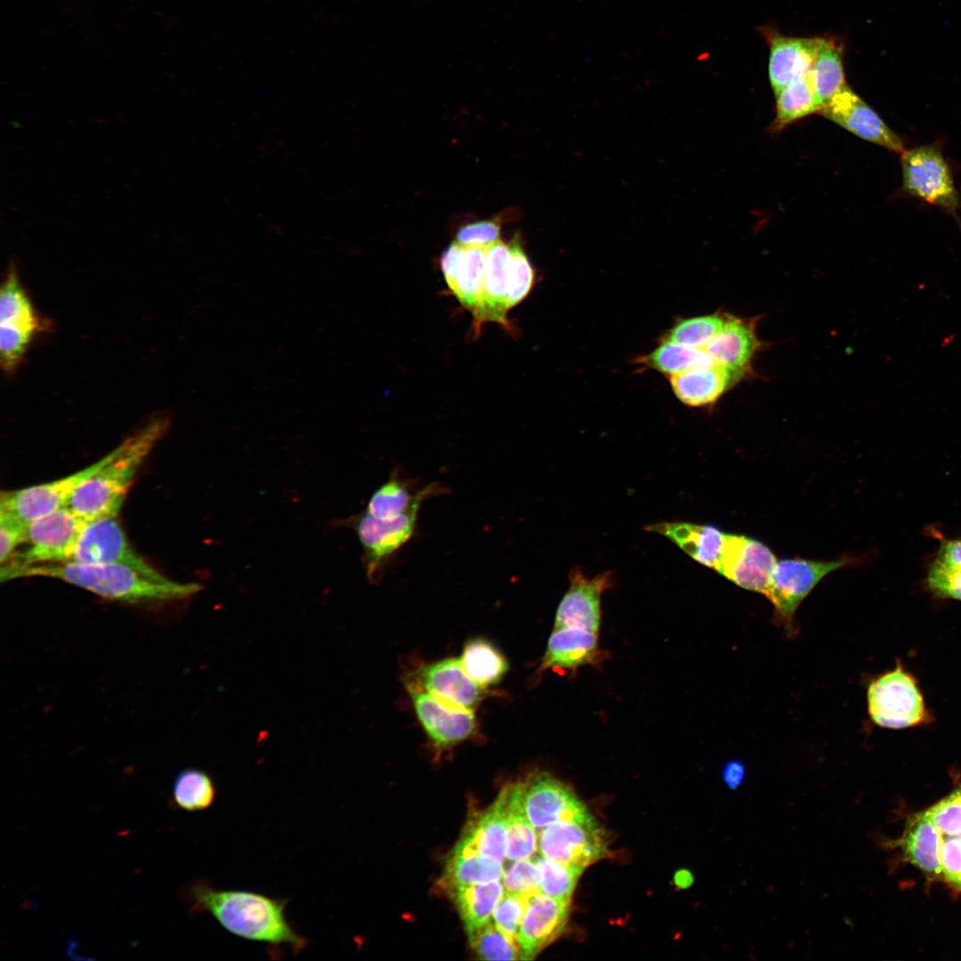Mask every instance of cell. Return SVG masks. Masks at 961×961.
<instances>
[{"mask_svg": "<svg viewBox=\"0 0 961 961\" xmlns=\"http://www.w3.org/2000/svg\"><path fill=\"white\" fill-rule=\"evenodd\" d=\"M44 327L21 283L16 262H10L0 290V364L7 376L18 370Z\"/></svg>", "mask_w": 961, "mask_h": 961, "instance_id": "277c9868", "label": "cell"}, {"mask_svg": "<svg viewBox=\"0 0 961 961\" xmlns=\"http://www.w3.org/2000/svg\"><path fill=\"white\" fill-rule=\"evenodd\" d=\"M958 836V838L960 839V842H961V835H959V836Z\"/></svg>", "mask_w": 961, "mask_h": 961, "instance_id": "f5cc1de1", "label": "cell"}, {"mask_svg": "<svg viewBox=\"0 0 961 961\" xmlns=\"http://www.w3.org/2000/svg\"><path fill=\"white\" fill-rule=\"evenodd\" d=\"M503 875L502 861L478 854L452 853L439 884L441 889L451 892L459 886L497 882Z\"/></svg>", "mask_w": 961, "mask_h": 961, "instance_id": "4dcf8cb0", "label": "cell"}, {"mask_svg": "<svg viewBox=\"0 0 961 961\" xmlns=\"http://www.w3.org/2000/svg\"><path fill=\"white\" fill-rule=\"evenodd\" d=\"M692 883L693 876L689 870L683 869L676 873V884L680 887H689Z\"/></svg>", "mask_w": 961, "mask_h": 961, "instance_id": "816d5d0a", "label": "cell"}, {"mask_svg": "<svg viewBox=\"0 0 961 961\" xmlns=\"http://www.w3.org/2000/svg\"><path fill=\"white\" fill-rule=\"evenodd\" d=\"M739 377L729 368L714 363L671 376L670 382L675 395L682 402L699 407L716 401Z\"/></svg>", "mask_w": 961, "mask_h": 961, "instance_id": "83f0119b", "label": "cell"}, {"mask_svg": "<svg viewBox=\"0 0 961 961\" xmlns=\"http://www.w3.org/2000/svg\"><path fill=\"white\" fill-rule=\"evenodd\" d=\"M190 910L210 914L226 931L271 947H288L295 954L308 944L286 916L287 900L241 890H222L198 879L185 889Z\"/></svg>", "mask_w": 961, "mask_h": 961, "instance_id": "6da1fadb", "label": "cell"}, {"mask_svg": "<svg viewBox=\"0 0 961 961\" xmlns=\"http://www.w3.org/2000/svg\"><path fill=\"white\" fill-rule=\"evenodd\" d=\"M758 344L752 321L730 317L705 350L715 363L741 376Z\"/></svg>", "mask_w": 961, "mask_h": 961, "instance_id": "d4e9b609", "label": "cell"}, {"mask_svg": "<svg viewBox=\"0 0 961 961\" xmlns=\"http://www.w3.org/2000/svg\"><path fill=\"white\" fill-rule=\"evenodd\" d=\"M416 714L430 739L438 747H446L461 742L475 728L473 711L452 706L428 691H412Z\"/></svg>", "mask_w": 961, "mask_h": 961, "instance_id": "ac0fdd59", "label": "cell"}, {"mask_svg": "<svg viewBox=\"0 0 961 961\" xmlns=\"http://www.w3.org/2000/svg\"><path fill=\"white\" fill-rule=\"evenodd\" d=\"M27 524L11 513L0 510V561L6 562L14 550L26 539Z\"/></svg>", "mask_w": 961, "mask_h": 961, "instance_id": "7dc6e473", "label": "cell"}, {"mask_svg": "<svg viewBox=\"0 0 961 961\" xmlns=\"http://www.w3.org/2000/svg\"><path fill=\"white\" fill-rule=\"evenodd\" d=\"M611 572L589 578L578 569L569 574V586L556 610L553 630L582 628L597 633L601 625V598L611 585Z\"/></svg>", "mask_w": 961, "mask_h": 961, "instance_id": "2e32d148", "label": "cell"}, {"mask_svg": "<svg viewBox=\"0 0 961 961\" xmlns=\"http://www.w3.org/2000/svg\"><path fill=\"white\" fill-rule=\"evenodd\" d=\"M447 491V488L435 482L416 489L411 480L395 470L371 495L365 511L377 519L391 520L406 513L419 498L433 497Z\"/></svg>", "mask_w": 961, "mask_h": 961, "instance_id": "484cf974", "label": "cell"}, {"mask_svg": "<svg viewBox=\"0 0 961 961\" xmlns=\"http://www.w3.org/2000/svg\"><path fill=\"white\" fill-rule=\"evenodd\" d=\"M215 797L216 787L213 779L200 769H184L174 780L172 799L181 810L204 811L214 803Z\"/></svg>", "mask_w": 961, "mask_h": 961, "instance_id": "e575fe53", "label": "cell"}, {"mask_svg": "<svg viewBox=\"0 0 961 961\" xmlns=\"http://www.w3.org/2000/svg\"><path fill=\"white\" fill-rule=\"evenodd\" d=\"M602 658L597 633L582 628L553 630L538 671H576L584 666L598 664Z\"/></svg>", "mask_w": 961, "mask_h": 961, "instance_id": "603a6c76", "label": "cell"}, {"mask_svg": "<svg viewBox=\"0 0 961 961\" xmlns=\"http://www.w3.org/2000/svg\"><path fill=\"white\" fill-rule=\"evenodd\" d=\"M722 777L729 788L737 790L745 781L746 767L739 760L729 761L723 768Z\"/></svg>", "mask_w": 961, "mask_h": 961, "instance_id": "681fc988", "label": "cell"}, {"mask_svg": "<svg viewBox=\"0 0 961 961\" xmlns=\"http://www.w3.org/2000/svg\"><path fill=\"white\" fill-rule=\"evenodd\" d=\"M903 191L957 216L960 198L952 171L939 147L923 144L900 153Z\"/></svg>", "mask_w": 961, "mask_h": 961, "instance_id": "5b68a950", "label": "cell"}, {"mask_svg": "<svg viewBox=\"0 0 961 961\" xmlns=\"http://www.w3.org/2000/svg\"><path fill=\"white\" fill-rule=\"evenodd\" d=\"M926 584L936 596L961 601V567L936 560L928 570Z\"/></svg>", "mask_w": 961, "mask_h": 961, "instance_id": "ee69618b", "label": "cell"}, {"mask_svg": "<svg viewBox=\"0 0 961 961\" xmlns=\"http://www.w3.org/2000/svg\"><path fill=\"white\" fill-rule=\"evenodd\" d=\"M775 96L776 117L771 129L776 132L795 121L821 111L807 75L792 81Z\"/></svg>", "mask_w": 961, "mask_h": 961, "instance_id": "836d02e7", "label": "cell"}, {"mask_svg": "<svg viewBox=\"0 0 961 961\" xmlns=\"http://www.w3.org/2000/svg\"><path fill=\"white\" fill-rule=\"evenodd\" d=\"M777 559L754 538L725 534L715 570L737 585L765 595Z\"/></svg>", "mask_w": 961, "mask_h": 961, "instance_id": "5bb4252c", "label": "cell"}, {"mask_svg": "<svg viewBox=\"0 0 961 961\" xmlns=\"http://www.w3.org/2000/svg\"><path fill=\"white\" fill-rule=\"evenodd\" d=\"M71 561L80 563L118 564L131 568L157 582L171 580L135 552L116 517L88 521Z\"/></svg>", "mask_w": 961, "mask_h": 961, "instance_id": "8fae6325", "label": "cell"}, {"mask_svg": "<svg viewBox=\"0 0 961 961\" xmlns=\"http://www.w3.org/2000/svg\"><path fill=\"white\" fill-rule=\"evenodd\" d=\"M117 451L116 447L100 460L66 477L19 490L2 492L0 510L11 513L28 524L44 515L69 506L77 488L108 463Z\"/></svg>", "mask_w": 961, "mask_h": 961, "instance_id": "7c38bea8", "label": "cell"}, {"mask_svg": "<svg viewBox=\"0 0 961 961\" xmlns=\"http://www.w3.org/2000/svg\"><path fill=\"white\" fill-rule=\"evenodd\" d=\"M500 231L498 219L474 222L457 230L456 241L463 246L487 247L498 240Z\"/></svg>", "mask_w": 961, "mask_h": 961, "instance_id": "f6af8a7d", "label": "cell"}, {"mask_svg": "<svg viewBox=\"0 0 961 961\" xmlns=\"http://www.w3.org/2000/svg\"><path fill=\"white\" fill-rule=\"evenodd\" d=\"M471 947L480 959L517 960L521 953L517 941L499 930L494 922H489L468 936Z\"/></svg>", "mask_w": 961, "mask_h": 961, "instance_id": "8d00e7d4", "label": "cell"}, {"mask_svg": "<svg viewBox=\"0 0 961 961\" xmlns=\"http://www.w3.org/2000/svg\"><path fill=\"white\" fill-rule=\"evenodd\" d=\"M647 530L666 537L695 561L714 569L725 537L715 527L687 522H659Z\"/></svg>", "mask_w": 961, "mask_h": 961, "instance_id": "4316f807", "label": "cell"}, {"mask_svg": "<svg viewBox=\"0 0 961 961\" xmlns=\"http://www.w3.org/2000/svg\"><path fill=\"white\" fill-rule=\"evenodd\" d=\"M470 936L490 922L494 910L504 895V884L499 881L459 886L450 892Z\"/></svg>", "mask_w": 961, "mask_h": 961, "instance_id": "f1b7e54d", "label": "cell"}, {"mask_svg": "<svg viewBox=\"0 0 961 961\" xmlns=\"http://www.w3.org/2000/svg\"><path fill=\"white\" fill-rule=\"evenodd\" d=\"M507 812L505 792L468 827L453 853L483 855L499 861L506 857Z\"/></svg>", "mask_w": 961, "mask_h": 961, "instance_id": "7402d4cb", "label": "cell"}, {"mask_svg": "<svg viewBox=\"0 0 961 961\" xmlns=\"http://www.w3.org/2000/svg\"><path fill=\"white\" fill-rule=\"evenodd\" d=\"M419 678L426 691L463 709L473 711L483 697V687L466 673L460 658L431 664L420 670Z\"/></svg>", "mask_w": 961, "mask_h": 961, "instance_id": "d6986e66", "label": "cell"}, {"mask_svg": "<svg viewBox=\"0 0 961 961\" xmlns=\"http://www.w3.org/2000/svg\"><path fill=\"white\" fill-rule=\"evenodd\" d=\"M503 883L506 892L522 894L538 892L540 870L536 859L532 860L529 858L513 861L504 871Z\"/></svg>", "mask_w": 961, "mask_h": 961, "instance_id": "b9f144b4", "label": "cell"}, {"mask_svg": "<svg viewBox=\"0 0 961 961\" xmlns=\"http://www.w3.org/2000/svg\"><path fill=\"white\" fill-rule=\"evenodd\" d=\"M937 561L946 564L961 567V539L942 542Z\"/></svg>", "mask_w": 961, "mask_h": 961, "instance_id": "f907efd6", "label": "cell"}, {"mask_svg": "<svg viewBox=\"0 0 961 961\" xmlns=\"http://www.w3.org/2000/svg\"><path fill=\"white\" fill-rule=\"evenodd\" d=\"M867 700L871 720L883 728L915 727L929 719L915 678L900 665L870 682Z\"/></svg>", "mask_w": 961, "mask_h": 961, "instance_id": "8992f818", "label": "cell"}, {"mask_svg": "<svg viewBox=\"0 0 961 961\" xmlns=\"http://www.w3.org/2000/svg\"><path fill=\"white\" fill-rule=\"evenodd\" d=\"M464 246L456 241L452 242L442 253L440 257V268L450 289L454 284L459 268Z\"/></svg>", "mask_w": 961, "mask_h": 961, "instance_id": "c3c4849f", "label": "cell"}, {"mask_svg": "<svg viewBox=\"0 0 961 961\" xmlns=\"http://www.w3.org/2000/svg\"><path fill=\"white\" fill-rule=\"evenodd\" d=\"M941 863L942 880L961 891V842L957 836L941 835Z\"/></svg>", "mask_w": 961, "mask_h": 961, "instance_id": "bcb514c9", "label": "cell"}, {"mask_svg": "<svg viewBox=\"0 0 961 961\" xmlns=\"http://www.w3.org/2000/svg\"><path fill=\"white\" fill-rule=\"evenodd\" d=\"M460 661L466 673L481 687L498 683L509 668L503 653L483 638L468 641Z\"/></svg>", "mask_w": 961, "mask_h": 961, "instance_id": "d6a6232c", "label": "cell"}, {"mask_svg": "<svg viewBox=\"0 0 961 961\" xmlns=\"http://www.w3.org/2000/svg\"><path fill=\"white\" fill-rule=\"evenodd\" d=\"M540 870L539 891L553 898L570 900L584 868L565 865L543 856L536 858Z\"/></svg>", "mask_w": 961, "mask_h": 961, "instance_id": "74e56055", "label": "cell"}, {"mask_svg": "<svg viewBox=\"0 0 961 961\" xmlns=\"http://www.w3.org/2000/svg\"><path fill=\"white\" fill-rule=\"evenodd\" d=\"M510 259L507 272V309L521 303L529 293L534 281V271L516 235L508 244Z\"/></svg>", "mask_w": 961, "mask_h": 961, "instance_id": "f35d334b", "label": "cell"}, {"mask_svg": "<svg viewBox=\"0 0 961 961\" xmlns=\"http://www.w3.org/2000/svg\"><path fill=\"white\" fill-rule=\"evenodd\" d=\"M820 113L864 141L895 153L900 154L905 149L902 139L847 85Z\"/></svg>", "mask_w": 961, "mask_h": 961, "instance_id": "9a60e30c", "label": "cell"}, {"mask_svg": "<svg viewBox=\"0 0 961 961\" xmlns=\"http://www.w3.org/2000/svg\"><path fill=\"white\" fill-rule=\"evenodd\" d=\"M807 77L822 110L834 95L846 85L842 50L837 44L823 38Z\"/></svg>", "mask_w": 961, "mask_h": 961, "instance_id": "f546056e", "label": "cell"}, {"mask_svg": "<svg viewBox=\"0 0 961 961\" xmlns=\"http://www.w3.org/2000/svg\"><path fill=\"white\" fill-rule=\"evenodd\" d=\"M167 416L150 417L117 448L116 455L73 494L69 506L86 521L116 517L138 470L166 434Z\"/></svg>", "mask_w": 961, "mask_h": 961, "instance_id": "3957f363", "label": "cell"}, {"mask_svg": "<svg viewBox=\"0 0 961 961\" xmlns=\"http://www.w3.org/2000/svg\"><path fill=\"white\" fill-rule=\"evenodd\" d=\"M47 577L81 587L101 598L128 604H158L187 599L198 593V583L157 582L118 564L80 563L74 561L1 567L2 582L19 577Z\"/></svg>", "mask_w": 961, "mask_h": 961, "instance_id": "7a4b0ae2", "label": "cell"}, {"mask_svg": "<svg viewBox=\"0 0 961 961\" xmlns=\"http://www.w3.org/2000/svg\"><path fill=\"white\" fill-rule=\"evenodd\" d=\"M537 847L546 859L584 868L608 854L605 834L594 818L561 820L545 827Z\"/></svg>", "mask_w": 961, "mask_h": 961, "instance_id": "4fadbf2b", "label": "cell"}, {"mask_svg": "<svg viewBox=\"0 0 961 961\" xmlns=\"http://www.w3.org/2000/svg\"><path fill=\"white\" fill-rule=\"evenodd\" d=\"M726 319L718 313L683 319L670 330L667 341L705 349L721 331Z\"/></svg>", "mask_w": 961, "mask_h": 961, "instance_id": "ab89813d", "label": "cell"}, {"mask_svg": "<svg viewBox=\"0 0 961 961\" xmlns=\"http://www.w3.org/2000/svg\"><path fill=\"white\" fill-rule=\"evenodd\" d=\"M510 259L508 245L497 240L487 246L484 292L480 306L473 315L475 335L486 322H496L511 330L506 317L507 272Z\"/></svg>", "mask_w": 961, "mask_h": 961, "instance_id": "ffe728a7", "label": "cell"}, {"mask_svg": "<svg viewBox=\"0 0 961 961\" xmlns=\"http://www.w3.org/2000/svg\"><path fill=\"white\" fill-rule=\"evenodd\" d=\"M569 901L539 891L529 894L517 935L521 959L534 958L561 934L569 917Z\"/></svg>", "mask_w": 961, "mask_h": 961, "instance_id": "e0dca14e", "label": "cell"}, {"mask_svg": "<svg viewBox=\"0 0 961 961\" xmlns=\"http://www.w3.org/2000/svg\"><path fill=\"white\" fill-rule=\"evenodd\" d=\"M645 363L660 372L674 376L711 366L715 362L705 349L666 341L645 358Z\"/></svg>", "mask_w": 961, "mask_h": 961, "instance_id": "d590c367", "label": "cell"}, {"mask_svg": "<svg viewBox=\"0 0 961 961\" xmlns=\"http://www.w3.org/2000/svg\"><path fill=\"white\" fill-rule=\"evenodd\" d=\"M854 560L844 555L833 561H777L765 594L774 607L776 620L791 633L796 610L804 599L828 574L853 564Z\"/></svg>", "mask_w": 961, "mask_h": 961, "instance_id": "ba28073f", "label": "cell"}, {"mask_svg": "<svg viewBox=\"0 0 961 961\" xmlns=\"http://www.w3.org/2000/svg\"><path fill=\"white\" fill-rule=\"evenodd\" d=\"M88 521L69 506L61 508L27 524L28 547L14 553L2 567L17 568L72 560Z\"/></svg>", "mask_w": 961, "mask_h": 961, "instance_id": "52a82bcc", "label": "cell"}, {"mask_svg": "<svg viewBox=\"0 0 961 961\" xmlns=\"http://www.w3.org/2000/svg\"><path fill=\"white\" fill-rule=\"evenodd\" d=\"M900 844L909 862L928 879L942 880L941 836L927 810L917 812L908 820Z\"/></svg>", "mask_w": 961, "mask_h": 961, "instance_id": "cb8c5ba5", "label": "cell"}, {"mask_svg": "<svg viewBox=\"0 0 961 961\" xmlns=\"http://www.w3.org/2000/svg\"><path fill=\"white\" fill-rule=\"evenodd\" d=\"M518 783L524 814L535 828L593 818L574 791L547 772H533Z\"/></svg>", "mask_w": 961, "mask_h": 961, "instance_id": "30bf717a", "label": "cell"}, {"mask_svg": "<svg viewBox=\"0 0 961 961\" xmlns=\"http://www.w3.org/2000/svg\"><path fill=\"white\" fill-rule=\"evenodd\" d=\"M487 247L464 246L456 279L450 292L474 315L479 310L485 282Z\"/></svg>", "mask_w": 961, "mask_h": 961, "instance_id": "1f68e13d", "label": "cell"}, {"mask_svg": "<svg viewBox=\"0 0 961 961\" xmlns=\"http://www.w3.org/2000/svg\"><path fill=\"white\" fill-rule=\"evenodd\" d=\"M419 498L409 510L391 520L377 519L365 510L351 520L363 548V562L370 580H377L392 557L414 536L423 503Z\"/></svg>", "mask_w": 961, "mask_h": 961, "instance_id": "9c48e42d", "label": "cell"}, {"mask_svg": "<svg viewBox=\"0 0 961 961\" xmlns=\"http://www.w3.org/2000/svg\"><path fill=\"white\" fill-rule=\"evenodd\" d=\"M528 896L529 894L506 892L493 913V922L496 926L515 941H517Z\"/></svg>", "mask_w": 961, "mask_h": 961, "instance_id": "60d3db41", "label": "cell"}, {"mask_svg": "<svg viewBox=\"0 0 961 961\" xmlns=\"http://www.w3.org/2000/svg\"><path fill=\"white\" fill-rule=\"evenodd\" d=\"M822 40L771 35L768 70L775 95L792 81L807 75Z\"/></svg>", "mask_w": 961, "mask_h": 961, "instance_id": "44dd1931", "label": "cell"}, {"mask_svg": "<svg viewBox=\"0 0 961 961\" xmlns=\"http://www.w3.org/2000/svg\"><path fill=\"white\" fill-rule=\"evenodd\" d=\"M929 815L941 835H961V787L927 809Z\"/></svg>", "mask_w": 961, "mask_h": 961, "instance_id": "7bdbcfd3", "label": "cell"}]
</instances>
